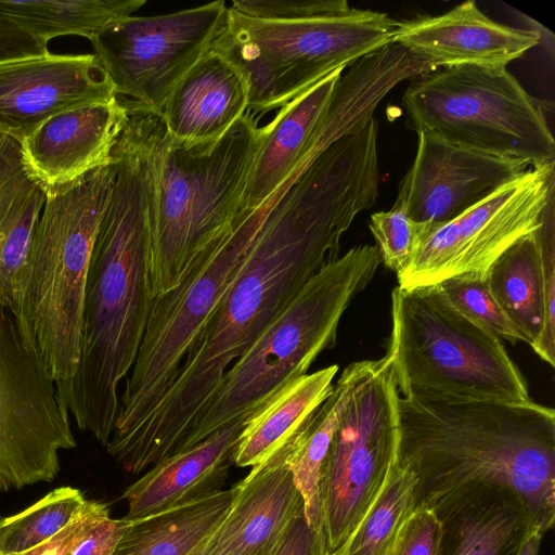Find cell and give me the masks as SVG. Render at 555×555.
I'll use <instances>...</instances> for the list:
<instances>
[{
    "label": "cell",
    "instance_id": "6da1fadb",
    "mask_svg": "<svg viewBox=\"0 0 555 555\" xmlns=\"http://www.w3.org/2000/svg\"><path fill=\"white\" fill-rule=\"evenodd\" d=\"M375 203V191L358 168L322 152L299 163L257 209L236 216L255 228L238 271L157 404L135 429L106 447L126 472L140 474L178 451L231 364L338 258L341 236Z\"/></svg>",
    "mask_w": 555,
    "mask_h": 555
},
{
    "label": "cell",
    "instance_id": "74e56055",
    "mask_svg": "<svg viewBox=\"0 0 555 555\" xmlns=\"http://www.w3.org/2000/svg\"><path fill=\"white\" fill-rule=\"evenodd\" d=\"M124 520L109 514L102 517L72 548L68 555H112L121 535Z\"/></svg>",
    "mask_w": 555,
    "mask_h": 555
},
{
    "label": "cell",
    "instance_id": "4dcf8cb0",
    "mask_svg": "<svg viewBox=\"0 0 555 555\" xmlns=\"http://www.w3.org/2000/svg\"><path fill=\"white\" fill-rule=\"evenodd\" d=\"M435 286L450 306L470 321L499 337L524 341L491 294L486 274H461Z\"/></svg>",
    "mask_w": 555,
    "mask_h": 555
},
{
    "label": "cell",
    "instance_id": "d590c367",
    "mask_svg": "<svg viewBox=\"0 0 555 555\" xmlns=\"http://www.w3.org/2000/svg\"><path fill=\"white\" fill-rule=\"evenodd\" d=\"M108 513L105 504L88 501L83 511L70 525L48 542L24 555H68L75 544Z\"/></svg>",
    "mask_w": 555,
    "mask_h": 555
},
{
    "label": "cell",
    "instance_id": "ffe728a7",
    "mask_svg": "<svg viewBox=\"0 0 555 555\" xmlns=\"http://www.w3.org/2000/svg\"><path fill=\"white\" fill-rule=\"evenodd\" d=\"M247 416L153 465L124 491L128 504L124 518H142L222 490Z\"/></svg>",
    "mask_w": 555,
    "mask_h": 555
},
{
    "label": "cell",
    "instance_id": "8d00e7d4",
    "mask_svg": "<svg viewBox=\"0 0 555 555\" xmlns=\"http://www.w3.org/2000/svg\"><path fill=\"white\" fill-rule=\"evenodd\" d=\"M47 53L46 41L0 13V62Z\"/></svg>",
    "mask_w": 555,
    "mask_h": 555
},
{
    "label": "cell",
    "instance_id": "1f68e13d",
    "mask_svg": "<svg viewBox=\"0 0 555 555\" xmlns=\"http://www.w3.org/2000/svg\"><path fill=\"white\" fill-rule=\"evenodd\" d=\"M40 184L25 159L22 143L0 132V249L28 196Z\"/></svg>",
    "mask_w": 555,
    "mask_h": 555
},
{
    "label": "cell",
    "instance_id": "30bf717a",
    "mask_svg": "<svg viewBox=\"0 0 555 555\" xmlns=\"http://www.w3.org/2000/svg\"><path fill=\"white\" fill-rule=\"evenodd\" d=\"M254 234L251 225L233 221L197 253L173 288L154 298L109 441L135 429L169 388L189 348L238 271Z\"/></svg>",
    "mask_w": 555,
    "mask_h": 555
},
{
    "label": "cell",
    "instance_id": "60d3db41",
    "mask_svg": "<svg viewBox=\"0 0 555 555\" xmlns=\"http://www.w3.org/2000/svg\"><path fill=\"white\" fill-rule=\"evenodd\" d=\"M205 542H206V540L202 544H199L196 548H194L191 553H189L188 555H201Z\"/></svg>",
    "mask_w": 555,
    "mask_h": 555
},
{
    "label": "cell",
    "instance_id": "3957f363",
    "mask_svg": "<svg viewBox=\"0 0 555 555\" xmlns=\"http://www.w3.org/2000/svg\"><path fill=\"white\" fill-rule=\"evenodd\" d=\"M398 459L416 479L415 508L461 488L513 491L530 529L555 520V412L533 401L397 398Z\"/></svg>",
    "mask_w": 555,
    "mask_h": 555
},
{
    "label": "cell",
    "instance_id": "e575fe53",
    "mask_svg": "<svg viewBox=\"0 0 555 555\" xmlns=\"http://www.w3.org/2000/svg\"><path fill=\"white\" fill-rule=\"evenodd\" d=\"M441 524L429 507H416L402 526L390 555H438Z\"/></svg>",
    "mask_w": 555,
    "mask_h": 555
},
{
    "label": "cell",
    "instance_id": "cb8c5ba5",
    "mask_svg": "<svg viewBox=\"0 0 555 555\" xmlns=\"http://www.w3.org/2000/svg\"><path fill=\"white\" fill-rule=\"evenodd\" d=\"M338 365L300 376L275 392L244 422L233 455L238 467H255L282 447L333 390Z\"/></svg>",
    "mask_w": 555,
    "mask_h": 555
},
{
    "label": "cell",
    "instance_id": "f546056e",
    "mask_svg": "<svg viewBox=\"0 0 555 555\" xmlns=\"http://www.w3.org/2000/svg\"><path fill=\"white\" fill-rule=\"evenodd\" d=\"M88 500L78 489L61 487L26 509L0 519V554L24 555L48 542L83 511Z\"/></svg>",
    "mask_w": 555,
    "mask_h": 555
},
{
    "label": "cell",
    "instance_id": "4fadbf2b",
    "mask_svg": "<svg viewBox=\"0 0 555 555\" xmlns=\"http://www.w3.org/2000/svg\"><path fill=\"white\" fill-rule=\"evenodd\" d=\"M554 163L529 167L456 218L428 225L398 286H431L486 274L513 243L540 228L554 199Z\"/></svg>",
    "mask_w": 555,
    "mask_h": 555
},
{
    "label": "cell",
    "instance_id": "d6986e66",
    "mask_svg": "<svg viewBox=\"0 0 555 555\" xmlns=\"http://www.w3.org/2000/svg\"><path fill=\"white\" fill-rule=\"evenodd\" d=\"M127 118L128 111L117 96L65 111L22 142L25 159L46 189L74 182L111 163Z\"/></svg>",
    "mask_w": 555,
    "mask_h": 555
},
{
    "label": "cell",
    "instance_id": "44dd1931",
    "mask_svg": "<svg viewBox=\"0 0 555 555\" xmlns=\"http://www.w3.org/2000/svg\"><path fill=\"white\" fill-rule=\"evenodd\" d=\"M427 507L441 524L438 555H517L530 529L519 498L491 485L461 488Z\"/></svg>",
    "mask_w": 555,
    "mask_h": 555
},
{
    "label": "cell",
    "instance_id": "4316f807",
    "mask_svg": "<svg viewBox=\"0 0 555 555\" xmlns=\"http://www.w3.org/2000/svg\"><path fill=\"white\" fill-rule=\"evenodd\" d=\"M539 230L505 249L491 263L486 278L507 319L540 357L545 333V296Z\"/></svg>",
    "mask_w": 555,
    "mask_h": 555
},
{
    "label": "cell",
    "instance_id": "ac0fdd59",
    "mask_svg": "<svg viewBox=\"0 0 555 555\" xmlns=\"http://www.w3.org/2000/svg\"><path fill=\"white\" fill-rule=\"evenodd\" d=\"M294 435L237 483L230 511L206 540L201 555L273 553L291 521L305 512L285 462Z\"/></svg>",
    "mask_w": 555,
    "mask_h": 555
},
{
    "label": "cell",
    "instance_id": "52a82bcc",
    "mask_svg": "<svg viewBox=\"0 0 555 555\" xmlns=\"http://www.w3.org/2000/svg\"><path fill=\"white\" fill-rule=\"evenodd\" d=\"M382 263L377 247L359 245L324 266L224 373L176 453L249 415L289 382L304 376L325 349L352 299Z\"/></svg>",
    "mask_w": 555,
    "mask_h": 555
},
{
    "label": "cell",
    "instance_id": "7c38bea8",
    "mask_svg": "<svg viewBox=\"0 0 555 555\" xmlns=\"http://www.w3.org/2000/svg\"><path fill=\"white\" fill-rule=\"evenodd\" d=\"M225 12V2L217 0L168 14L131 15L90 41L124 105L160 117L171 91L210 50Z\"/></svg>",
    "mask_w": 555,
    "mask_h": 555
},
{
    "label": "cell",
    "instance_id": "9a60e30c",
    "mask_svg": "<svg viewBox=\"0 0 555 555\" xmlns=\"http://www.w3.org/2000/svg\"><path fill=\"white\" fill-rule=\"evenodd\" d=\"M417 151L393 205L415 222H448L516 179L528 163L452 145L418 132Z\"/></svg>",
    "mask_w": 555,
    "mask_h": 555
},
{
    "label": "cell",
    "instance_id": "d4e9b609",
    "mask_svg": "<svg viewBox=\"0 0 555 555\" xmlns=\"http://www.w3.org/2000/svg\"><path fill=\"white\" fill-rule=\"evenodd\" d=\"M378 360L352 362L344 369L325 401L296 431L286 466L304 500L305 516L320 544L319 481L321 468L340 416L353 393L375 372ZM322 548V547H321Z\"/></svg>",
    "mask_w": 555,
    "mask_h": 555
},
{
    "label": "cell",
    "instance_id": "83f0119b",
    "mask_svg": "<svg viewBox=\"0 0 555 555\" xmlns=\"http://www.w3.org/2000/svg\"><path fill=\"white\" fill-rule=\"evenodd\" d=\"M145 0H0V13L47 43L75 35L92 40L108 24L131 16Z\"/></svg>",
    "mask_w": 555,
    "mask_h": 555
},
{
    "label": "cell",
    "instance_id": "e0dca14e",
    "mask_svg": "<svg viewBox=\"0 0 555 555\" xmlns=\"http://www.w3.org/2000/svg\"><path fill=\"white\" fill-rule=\"evenodd\" d=\"M392 41L434 68H506L508 63L538 46L540 35L532 29L496 23L474 1H466L443 14L397 21Z\"/></svg>",
    "mask_w": 555,
    "mask_h": 555
},
{
    "label": "cell",
    "instance_id": "5b68a950",
    "mask_svg": "<svg viewBox=\"0 0 555 555\" xmlns=\"http://www.w3.org/2000/svg\"><path fill=\"white\" fill-rule=\"evenodd\" d=\"M113 160L78 180L47 189L10 312L60 386L80 356L83 295L96 233L115 182Z\"/></svg>",
    "mask_w": 555,
    "mask_h": 555
},
{
    "label": "cell",
    "instance_id": "b9f144b4",
    "mask_svg": "<svg viewBox=\"0 0 555 555\" xmlns=\"http://www.w3.org/2000/svg\"><path fill=\"white\" fill-rule=\"evenodd\" d=\"M0 519H1V517H0Z\"/></svg>",
    "mask_w": 555,
    "mask_h": 555
},
{
    "label": "cell",
    "instance_id": "7a4b0ae2",
    "mask_svg": "<svg viewBox=\"0 0 555 555\" xmlns=\"http://www.w3.org/2000/svg\"><path fill=\"white\" fill-rule=\"evenodd\" d=\"M164 124L128 111L112 150L115 182L89 262L79 362L56 386L77 426L108 443L119 412L118 388L141 347L154 296L151 283V158Z\"/></svg>",
    "mask_w": 555,
    "mask_h": 555
},
{
    "label": "cell",
    "instance_id": "8992f818",
    "mask_svg": "<svg viewBox=\"0 0 555 555\" xmlns=\"http://www.w3.org/2000/svg\"><path fill=\"white\" fill-rule=\"evenodd\" d=\"M264 132L249 113L208 143L180 142L163 127L151 158L154 298L173 288L197 253L230 228Z\"/></svg>",
    "mask_w": 555,
    "mask_h": 555
},
{
    "label": "cell",
    "instance_id": "ba28073f",
    "mask_svg": "<svg viewBox=\"0 0 555 555\" xmlns=\"http://www.w3.org/2000/svg\"><path fill=\"white\" fill-rule=\"evenodd\" d=\"M391 356L399 395L532 401L499 336L450 306L435 285L391 293Z\"/></svg>",
    "mask_w": 555,
    "mask_h": 555
},
{
    "label": "cell",
    "instance_id": "ab89813d",
    "mask_svg": "<svg viewBox=\"0 0 555 555\" xmlns=\"http://www.w3.org/2000/svg\"><path fill=\"white\" fill-rule=\"evenodd\" d=\"M543 535L544 532L538 529H529L520 543L517 555H539Z\"/></svg>",
    "mask_w": 555,
    "mask_h": 555
},
{
    "label": "cell",
    "instance_id": "9c48e42d",
    "mask_svg": "<svg viewBox=\"0 0 555 555\" xmlns=\"http://www.w3.org/2000/svg\"><path fill=\"white\" fill-rule=\"evenodd\" d=\"M402 106L416 133L530 167L554 163L555 141L540 102L506 68L423 73L411 79Z\"/></svg>",
    "mask_w": 555,
    "mask_h": 555
},
{
    "label": "cell",
    "instance_id": "5bb4252c",
    "mask_svg": "<svg viewBox=\"0 0 555 555\" xmlns=\"http://www.w3.org/2000/svg\"><path fill=\"white\" fill-rule=\"evenodd\" d=\"M76 447L69 416L17 319L0 311V490L52 481Z\"/></svg>",
    "mask_w": 555,
    "mask_h": 555
},
{
    "label": "cell",
    "instance_id": "2e32d148",
    "mask_svg": "<svg viewBox=\"0 0 555 555\" xmlns=\"http://www.w3.org/2000/svg\"><path fill=\"white\" fill-rule=\"evenodd\" d=\"M116 99L95 54H52L0 62V132L21 143L49 118Z\"/></svg>",
    "mask_w": 555,
    "mask_h": 555
},
{
    "label": "cell",
    "instance_id": "277c9868",
    "mask_svg": "<svg viewBox=\"0 0 555 555\" xmlns=\"http://www.w3.org/2000/svg\"><path fill=\"white\" fill-rule=\"evenodd\" d=\"M396 22L346 0H234L210 49L243 74L256 116L392 44Z\"/></svg>",
    "mask_w": 555,
    "mask_h": 555
},
{
    "label": "cell",
    "instance_id": "f1b7e54d",
    "mask_svg": "<svg viewBox=\"0 0 555 555\" xmlns=\"http://www.w3.org/2000/svg\"><path fill=\"white\" fill-rule=\"evenodd\" d=\"M416 479L397 463L377 496L339 555H390L396 539L415 509Z\"/></svg>",
    "mask_w": 555,
    "mask_h": 555
},
{
    "label": "cell",
    "instance_id": "d6a6232c",
    "mask_svg": "<svg viewBox=\"0 0 555 555\" xmlns=\"http://www.w3.org/2000/svg\"><path fill=\"white\" fill-rule=\"evenodd\" d=\"M428 225L415 222L396 205L387 211L374 212L369 224L382 261L397 275L412 261Z\"/></svg>",
    "mask_w": 555,
    "mask_h": 555
},
{
    "label": "cell",
    "instance_id": "8fae6325",
    "mask_svg": "<svg viewBox=\"0 0 555 555\" xmlns=\"http://www.w3.org/2000/svg\"><path fill=\"white\" fill-rule=\"evenodd\" d=\"M398 395L387 352L346 405L321 468L322 555L341 553L397 465Z\"/></svg>",
    "mask_w": 555,
    "mask_h": 555
},
{
    "label": "cell",
    "instance_id": "f35d334b",
    "mask_svg": "<svg viewBox=\"0 0 555 555\" xmlns=\"http://www.w3.org/2000/svg\"><path fill=\"white\" fill-rule=\"evenodd\" d=\"M271 555H322L320 542L309 526L305 512L291 521Z\"/></svg>",
    "mask_w": 555,
    "mask_h": 555
},
{
    "label": "cell",
    "instance_id": "7402d4cb",
    "mask_svg": "<svg viewBox=\"0 0 555 555\" xmlns=\"http://www.w3.org/2000/svg\"><path fill=\"white\" fill-rule=\"evenodd\" d=\"M247 107L248 87L243 74L210 49L171 91L160 118L168 135L199 144L221 138Z\"/></svg>",
    "mask_w": 555,
    "mask_h": 555
},
{
    "label": "cell",
    "instance_id": "603a6c76",
    "mask_svg": "<svg viewBox=\"0 0 555 555\" xmlns=\"http://www.w3.org/2000/svg\"><path fill=\"white\" fill-rule=\"evenodd\" d=\"M344 69H337L280 108L268 124L237 216L257 209L306 153Z\"/></svg>",
    "mask_w": 555,
    "mask_h": 555
},
{
    "label": "cell",
    "instance_id": "484cf974",
    "mask_svg": "<svg viewBox=\"0 0 555 555\" xmlns=\"http://www.w3.org/2000/svg\"><path fill=\"white\" fill-rule=\"evenodd\" d=\"M237 485L138 519H125L112 555H188L230 511Z\"/></svg>",
    "mask_w": 555,
    "mask_h": 555
},
{
    "label": "cell",
    "instance_id": "836d02e7",
    "mask_svg": "<svg viewBox=\"0 0 555 555\" xmlns=\"http://www.w3.org/2000/svg\"><path fill=\"white\" fill-rule=\"evenodd\" d=\"M541 263L545 296V333L540 358L555 365V238L554 210L546 214L540 227Z\"/></svg>",
    "mask_w": 555,
    "mask_h": 555
}]
</instances>
